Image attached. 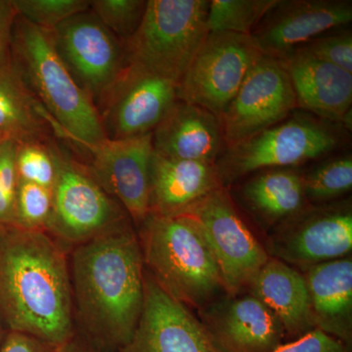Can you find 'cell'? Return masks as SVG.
<instances>
[{"label":"cell","instance_id":"1","mask_svg":"<svg viewBox=\"0 0 352 352\" xmlns=\"http://www.w3.org/2000/svg\"><path fill=\"white\" fill-rule=\"evenodd\" d=\"M69 267L82 337L99 351H119L135 332L144 303V261L131 223L75 245Z\"/></svg>","mask_w":352,"mask_h":352},{"label":"cell","instance_id":"2","mask_svg":"<svg viewBox=\"0 0 352 352\" xmlns=\"http://www.w3.org/2000/svg\"><path fill=\"white\" fill-rule=\"evenodd\" d=\"M0 322L56 346L75 337L69 258L46 231L0 230Z\"/></svg>","mask_w":352,"mask_h":352},{"label":"cell","instance_id":"3","mask_svg":"<svg viewBox=\"0 0 352 352\" xmlns=\"http://www.w3.org/2000/svg\"><path fill=\"white\" fill-rule=\"evenodd\" d=\"M12 59L28 87L47 111L48 124L56 138L78 148L108 138L94 100L60 56L53 31L18 15Z\"/></svg>","mask_w":352,"mask_h":352},{"label":"cell","instance_id":"4","mask_svg":"<svg viewBox=\"0 0 352 352\" xmlns=\"http://www.w3.org/2000/svg\"><path fill=\"white\" fill-rule=\"evenodd\" d=\"M138 226L147 273L166 295L204 309L224 291L217 261L193 220L149 212Z\"/></svg>","mask_w":352,"mask_h":352},{"label":"cell","instance_id":"5","mask_svg":"<svg viewBox=\"0 0 352 352\" xmlns=\"http://www.w3.org/2000/svg\"><path fill=\"white\" fill-rule=\"evenodd\" d=\"M208 0H147L144 18L126 43V63L178 85L210 32Z\"/></svg>","mask_w":352,"mask_h":352},{"label":"cell","instance_id":"6","mask_svg":"<svg viewBox=\"0 0 352 352\" xmlns=\"http://www.w3.org/2000/svg\"><path fill=\"white\" fill-rule=\"evenodd\" d=\"M57 175L46 232L60 244L78 245L131 222L119 201L101 186L87 164L51 139Z\"/></svg>","mask_w":352,"mask_h":352},{"label":"cell","instance_id":"7","mask_svg":"<svg viewBox=\"0 0 352 352\" xmlns=\"http://www.w3.org/2000/svg\"><path fill=\"white\" fill-rule=\"evenodd\" d=\"M339 124L309 115H295L226 148L217 160L222 186L254 171L292 168L319 159L337 149L342 141Z\"/></svg>","mask_w":352,"mask_h":352},{"label":"cell","instance_id":"8","mask_svg":"<svg viewBox=\"0 0 352 352\" xmlns=\"http://www.w3.org/2000/svg\"><path fill=\"white\" fill-rule=\"evenodd\" d=\"M179 214L188 217L200 229L229 296L250 287L270 256L241 219L226 187L212 190Z\"/></svg>","mask_w":352,"mask_h":352},{"label":"cell","instance_id":"9","mask_svg":"<svg viewBox=\"0 0 352 352\" xmlns=\"http://www.w3.org/2000/svg\"><path fill=\"white\" fill-rule=\"evenodd\" d=\"M261 55L251 36L210 32L178 82V100L219 119Z\"/></svg>","mask_w":352,"mask_h":352},{"label":"cell","instance_id":"10","mask_svg":"<svg viewBox=\"0 0 352 352\" xmlns=\"http://www.w3.org/2000/svg\"><path fill=\"white\" fill-rule=\"evenodd\" d=\"M296 108L295 91L281 61L261 55L219 117L226 149L283 122Z\"/></svg>","mask_w":352,"mask_h":352},{"label":"cell","instance_id":"11","mask_svg":"<svg viewBox=\"0 0 352 352\" xmlns=\"http://www.w3.org/2000/svg\"><path fill=\"white\" fill-rule=\"evenodd\" d=\"M53 34L72 76L98 105L126 68L124 43L90 9L65 21Z\"/></svg>","mask_w":352,"mask_h":352},{"label":"cell","instance_id":"12","mask_svg":"<svg viewBox=\"0 0 352 352\" xmlns=\"http://www.w3.org/2000/svg\"><path fill=\"white\" fill-rule=\"evenodd\" d=\"M177 100L176 83L126 63L96 107L107 138L124 139L151 133Z\"/></svg>","mask_w":352,"mask_h":352},{"label":"cell","instance_id":"13","mask_svg":"<svg viewBox=\"0 0 352 352\" xmlns=\"http://www.w3.org/2000/svg\"><path fill=\"white\" fill-rule=\"evenodd\" d=\"M80 149L89 155L88 168L101 186L139 226L150 212L152 132L131 138H107Z\"/></svg>","mask_w":352,"mask_h":352},{"label":"cell","instance_id":"14","mask_svg":"<svg viewBox=\"0 0 352 352\" xmlns=\"http://www.w3.org/2000/svg\"><path fill=\"white\" fill-rule=\"evenodd\" d=\"M351 249L352 210L349 201L303 208L283 221L272 243L278 259L307 268L342 258Z\"/></svg>","mask_w":352,"mask_h":352},{"label":"cell","instance_id":"15","mask_svg":"<svg viewBox=\"0 0 352 352\" xmlns=\"http://www.w3.org/2000/svg\"><path fill=\"white\" fill-rule=\"evenodd\" d=\"M118 352H223L189 308L145 273L144 303L138 328Z\"/></svg>","mask_w":352,"mask_h":352},{"label":"cell","instance_id":"16","mask_svg":"<svg viewBox=\"0 0 352 352\" xmlns=\"http://www.w3.org/2000/svg\"><path fill=\"white\" fill-rule=\"evenodd\" d=\"M351 21V0H277L251 36L261 54L280 60Z\"/></svg>","mask_w":352,"mask_h":352},{"label":"cell","instance_id":"17","mask_svg":"<svg viewBox=\"0 0 352 352\" xmlns=\"http://www.w3.org/2000/svg\"><path fill=\"white\" fill-rule=\"evenodd\" d=\"M204 310L203 324L223 352H274L283 344V326L254 296H230Z\"/></svg>","mask_w":352,"mask_h":352},{"label":"cell","instance_id":"18","mask_svg":"<svg viewBox=\"0 0 352 352\" xmlns=\"http://www.w3.org/2000/svg\"><path fill=\"white\" fill-rule=\"evenodd\" d=\"M288 73L296 107L339 124L351 112L352 74L296 48L280 59Z\"/></svg>","mask_w":352,"mask_h":352},{"label":"cell","instance_id":"19","mask_svg":"<svg viewBox=\"0 0 352 352\" xmlns=\"http://www.w3.org/2000/svg\"><path fill=\"white\" fill-rule=\"evenodd\" d=\"M152 134L154 152L170 159L217 164L226 147L219 118L180 100Z\"/></svg>","mask_w":352,"mask_h":352},{"label":"cell","instance_id":"20","mask_svg":"<svg viewBox=\"0 0 352 352\" xmlns=\"http://www.w3.org/2000/svg\"><path fill=\"white\" fill-rule=\"evenodd\" d=\"M219 186L222 185L217 164L170 159L153 151L150 212L161 215L182 214Z\"/></svg>","mask_w":352,"mask_h":352},{"label":"cell","instance_id":"21","mask_svg":"<svg viewBox=\"0 0 352 352\" xmlns=\"http://www.w3.org/2000/svg\"><path fill=\"white\" fill-rule=\"evenodd\" d=\"M315 329L351 344L352 261L335 259L307 268L305 276Z\"/></svg>","mask_w":352,"mask_h":352},{"label":"cell","instance_id":"22","mask_svg":"<svg viewBox=\"0 0 352 352\" xmlns=\"http://www.w3.org/2000/svg\"><path fill=\"white\" fill-rule=\"evenodd\" d=\"M250 288L277 317L285 333L300 338L315 329L307 281L288 263L270 258Z\"/></svg>","mask_w":352,"mask_h":352},{"label":"cell","instance_id":"23","mask_svg":"<svg viewBox=\"0 0 352 352\" xmlns=\"http://www.w3.org/2000/svg\"><path fill=\"white\" fill-rule=\"evenodd\" d=\"M51 133L47 111L28 87L13 60L0 65V136L22 144L50 140Z\"/></svg>","mask_w":352,"mask_h":352},{"label":"cell","instance_id":"24","mask_svg":"<svg viewBox=\"0 0 352 352\" xmlns=\"http://www.w3.org/2000/svg\"><path fill=\"white\" fill-rule=\"evenodd\" d=\"M291 168L261 171L243 187L245 205L268 224L283 222L305 208L302 175Z\"/></svg>","mask_w":352,"mask_h":352},{"label":"cell","instance_id":"25","mask_svg":"<svg viewBox=\"0 0 352 352\" xmlns=\"http://www.w3.org/2000/svg\"><path fill=\"white\" fill-rule=\"evenodd\" d=\"M277 0H212L208 4L210 32L252 36V32Z\"/></svg>","mask_w":352,"mask_h":352},{"label":"cell","instance_id":"26","mask_svg":"<svg viewBox=\"0 0 352 352\" xmlns=\"http://www.w3.org/2000/svg\"><path fill=\"white\" fill-rule=\"evenodd\" d=\"M307 201L324 203L339 198L352 188L351 154L333 157L302 175Z\"/></svg>","mask_w":352,"mask_h":352},{"label":"cell","instance_id":"27","mask_svg":"<svg viewBox=\"0 0 352 352\" xmlns=\"http://www.w3.org/2000/svg\"><path fill=\"white\" fill-rule=\"evenodd\" d=\"M147 0H94L90 10L122 43L133 36L144 18Z\"/></svg>","mask_w":352,"mask_h":352},{"label":"cell","instance_id":"28","mask_svg":"<svg viewBox=\"0 0 352 352\" xmlns=\"http://www.w3.org/2000/svg\"><path fill=\"white\" fill-rule=\"evenodd\" d=\"M51 139L17 145L16 168L19 180L52 189L56 179L57 166L51 151Z\"/></svg>","mask_w":352,"mask_h":352},{"label":"cell","instance_id":"29","mask_svg":"<svg viewBox=\"0 0 352 352\" xmlns=\"http://www.w3.org/2000/svg\"><path fill=\"white\" fill-rule=\"evenodd\" d=\"M52 207V189L19 180L16 197V226L46 231Z\"/></svg>","mask_w":352,"mask_h":352},{"label":"cell","instance_id":"30","mask_svg":"<svg viewBox=\"0 0 352 352\" xmlns=\"http://www.w3.org/2000/svg\"><path fill=\"white\" fill-rule=\"evenodd\" d=\"M18 15L43 29L58 25L76 14L89 9L87 0H12Z\"/></svg>","mask_w":352,"mask_h":352},{"label":"cell","instance_id":"31","mask_svg":"<svg viewBox=\"0 0 352 352\" xmlns=\"http://www.w3.org/2000/svg\"><path fill=\"white\" fill-rule=\"evenodd\" d=\"M298 48L352 74V32L347 25L324 32Z\"/></svg>","mask_w":352,"mask_h":352},{"label":"cell","instance_id":"32","mask_svg":"<svg viewBox=\"0 0 352 352\" xmlns=\"http://www.w3.org/2000/svg\"><path fill=\"white\" fill-rule=\"evenodd\" d=\"M17 145L7 140L0 147V230L16 226V197L19 184L16 168Z\"/></svg>","mask_w":352,"mask_h":352},{"label":"cell","instance_id":"33","mask_svg":"<svg viewBox=\"0 0 352 352\" xmlns=\"http://www.w3.org/2000/svg\"><path fill=\"white\" fill-rule=\"evenodd\" d=\"M274 352H351L349 344L329 335L314 329L289 344H283Z\"/></svg>","mask_w":352,"mask_h":352},{"label":"cell","instance_id":"34","mask_svg":"<svg viewBox=\"0 0 352 352\" xmlns=\"http://www.w3.org/2000/svg\"><path fill=\"white\" fill-rule=\"evenodd\" d=\"M17 17L12 0H0V65L13 60V31Z\"/></svg>","mask_w":352,"mask_h":352},{"label":"cell","instance_id":"35","mask_svg":"<svg viewBox=\"0 0 352 352\" xmlns=\"http://www.w3.org/2000/svg\"><path fill=\"white\" fill-rule=\"evenodd\" d=\"M60 346L19 332H7L0 344V352H59Z\"/></svg>","mask_w":352,"mask_h":352},{"label":"cell","instance_id":"36","mask_svg":"<svg viewBox=\"0 0 352 352\" xmlns=\"http://www.w3.org/2000/svg\"><path fill=\"white\" fill-rule=\"evenodd\" d=\"M59 352H103L90 344L80 336L75 335L73 339L60 346Z\"/></svg>","mask_w":352,"mask_h":352},{"label":"cell","instance_id":"37","mask_svg":"<svg viewBox=\"0 0 352 352\" xmlns=\"http://www.w3.org/2000/svg\"><path fill=\"white\" fill-rule=\"evenodd\" d=\"M4 336L6 335H3V326H2L1 322H0V344H1Z\"/></svg>","mask_w":352,"mask_h":352},{"label":"cell","instance_id":"38","mask_svg":"<svg viewBox=\"0 0 352 352\" xmlns=\"http://www.w3.org/2000/svg\"><path fill=\"white\" fill-rule=\"evenodd\" d=\"M6 139H4L3 138H1V136H0V147H1L2 144H3L4 142H6Z\"/></svg>","mask_w":352,"mask_h":352}]
</instances>
